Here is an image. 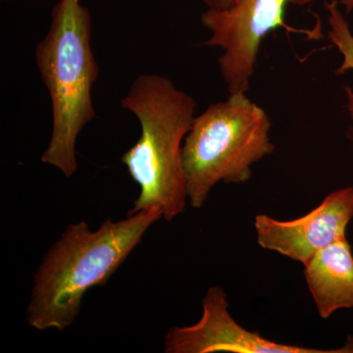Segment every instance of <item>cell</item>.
I'll use <instances>...</instances> for the list:
<instances>
[{"label":"cell","instance_id":"obj_5","mask_svg":"<svg viewBox=\"0 0 353 353\" xmlns=\"http://www.w3.org/2000/svg\"><path fill=\"white\" fill-rule=\"evenodd\" d=\"M314 0H236L223 10L209 9L202 14L201 23L211 32L204 46L222 48L220 74L229 94L248 92L254 75L262 41L276 28L288 27L284 13L288 4L307 6Z\"/></svg>","mask_w":353,"mask_h":353},{"label":"cell","instance_id":"obj_3","mask_svg":"<svg viewBox=\"0 0 353 353\" xmlns=\"http://www.w3.org/2000/svg\"><path fill=\"white\" fill-rule=\"evenodd\" d=\"M36 62L52 106V132L41 160L70 178L78 170L77 139L97 117L92 90L99 75L92 18L79 0H59L53 7L50 30L36 48Z\"/></svg>","mask_w":353,"mask_h":353},{"label":"cell","instance_id":"obj_8","mask_svg":"<svg viewBox=\"0 0 353 353\" xmlns=\"http://www.w3.org/2000/svg\"><path fill=\"white\" fill-rule=\"evenodd\" d=\"M303 274L322 319L340 309L353 308V254L347 239L318 252Z\"/></svg>","mask_w":353,"mask_h":353},{"label":"cell","instance_id":"obj_6","mask_svg":"<svg viewBox=\"0 0 353 353\" xmlns=\"http://www.w3.org/2000/svg\"><path fill=\"white\" fill-rule=\"evenodd\" d=\"M226 292L209 288L202 299V315L196 324L171 327L165 336L166 353H353V338L338 350H320L285 345L248 331L229 311Z\"/></svg>","mask_w":353,"mask_h":353},{"label":"cell","instance_id":"obj_2","mask_svg":"<svg viewBox=\"0 0 353 353\" xmlns=\"http://www.w3.org/2000/svg\"><path fill=\"white\" fill-rule=\"evenodd\" d=\"M121 106L138 118L139 141L121 157L139 194L128 215L148 209L172 221L185 211L188 199L183 174V141L196 118V102L173 82L143 74L132 83Z\"/></svg>","mask_w":353,"mask_h":353},{"label":"cell","instance_id":"obj_11","mask_svg":"<svg viewBox=\"0 0 353 353\" xmlns=\"http://www.w3.org/2000/svg\"><path fill=\"white\" fill-rule=\"evenodd\" d=\"M340 6L345 7V11L350 12L353 9V0H339Z\"/></svg>","mask_w":353,"mask_h":353},{"label":"cell","instance_id":"obj_1","mask_svg":"<svg viewBox=\"0 0 353 353\" xmlns=\"http://www.w3.org/2000/svg\"><path fill=\"white\" fill-rule=\"evenodd\" d=\"M161 219V211L152 208L123 220H105L95 231L85 221L70 224L34 273L28 324L41 332L72 326L88 290L108 284L148 230Z\"/></svg>","mask_w":353,"mask_h":353},{"label":"cell","instance_id":"obj_4","mask_svg":"<svg viewBox=\"0 0 353 353\" xmlns=\"http://www.w3.org/2000/svg\"><path fill=\"white\" fill-rule=\"evenodd\" d=\"M271 122L246 92L229 94L196 116L183 141L188 199L201 209L218 183H248L252 166L273 154Z\"/></svg>","mask_w":353,"mask_h":353},{"label":"cell","instance_id":"obj_9","mask_svg":"<svg viewBox=\"0 0 353 353\" xmlns=\"http://www.w3.org/2000/svg\"><path fill=\"white\" fill-rule=\"evenodd\" d=\"M325 6L328 10V38L343 57L340 68L336 71V74L341 75L352 70L353 71V34L350 31V24L341 12L339 0H330ZM345 92L347 112L352 122L353 130V90L345 87Z\"/></svg>","mask_w":353,"mask_h":353},{"label":"cell","instance_id":"obj_10","mask_svg":"<svg viewBox=\"0 0 353 353\" xmlns=\"http://www.w3.org/2000/svg\"><path fill=\"white\" fill-rule=\"evenodd\" d=\"M203 1L209 9L223 10V9H228L233 6L236 0H203Z\"/></svg>","mask_w":353,"mask_h":353},{"label":"cell","instance_id":"obj_7","mask_svg":"<svg viewBox=\"0 0 353 353\" xmlns=\"http://www.w3.org/2000/svg\"><path fill=\"white\" fill-rule=\"evenodd\" d=\"M353 218V188L334 190L307 214L282 221L267 214L254 217L256 241L263 250L277 252L305 266L336 241L347 239Z\"/></svg>","mask_w":353,"mask_h":353}]
</instances>
